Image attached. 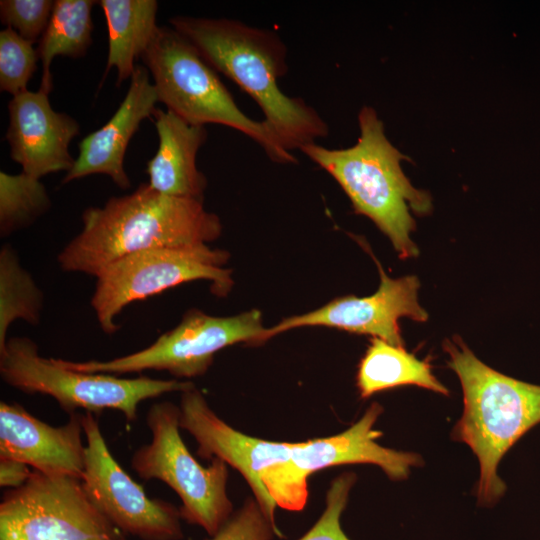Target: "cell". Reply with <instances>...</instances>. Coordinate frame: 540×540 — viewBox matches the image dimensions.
<instances>
[{"mask_svg":"<svg viewBox=\"0 0 540 540\" xmlns=\"http://www.w3.org/2000/svg\"><path fill=\"white\" fill-rule=\"evenodd\" d=\"M54 3L51 0H1L0 19L6 28L34 44L49 23Z\"/></svg>","mask_w":540,"mask_h":540,"instance_id":"cell-26","label":"cell"},{"mask_svg":"<svg viewBox=\"0 0 540 540\" xmlns=\"http://www.w3.org/2000/svg\"><path fill=\"white\" fill-rule=\"evenodd\" d=\"M222 232L203 201L168 196L148 183L82 214V229L58 254L63 271L96 276L111 262L146 249L207 244Z\"/></svg>","mask_w":540,"mask_h":540,"instance_id":"cell-2","label":"cell"},{"mask_svg":"<svg viewBox=\"0 0 540 540\" xmlns=\"http://www.w3.org/2000/svg\"><path fill=\"white\" fill-rule=\"evenodd\" d=\"M51 206L40 179L27 175L0 172V232L7 236L29 226Z\"/></svg>","mask_w":540,"mask_h":540,"instance_id":"cell-23","label":"cell"},{"mask_svg":"<svg viewBox=\"0 0 540 540\" xmlns=\"http://www.w3.org/2000/svg\"><path fill=\"white\" fill-rule=\"evenodd\" d=\"M169 23L213 69L256 101L263 121L284 149L300 150L327 136L328 126L319 113L278 86L288 66L286 46L276 32L225 18L177 16Z\"/></svg>","mask_w":540,"mask_h":540,"instance_id":"cell-1","label":"cell"},{"mask_svg":"<svg viewBox=\"0 0 540 540\" xmlns=\"http://www.w3.org/2000/svg\"><path fill=\"white\" fill-rule=\"evenodd\" d=\"M146 424L151 442L133 453L131 468L143 480L164 482L182 502L181 518L215 535L234 513L226 490L227 464L213 458L204 467L194 458L180 435L179 406L169 401L152 404Z\"/></svg>","mask_w":540,"mask_h":540,"instance_id":"cell-7","label":"cell"},{"mask_svg":"<svg viewBox=\"0 0 540 540\" xmlns=\"http://www.w3.org/2000/svg\"><path fill=\"white\" fill-rule=\"evenodd\" d=\"M29 466L15 459L0 458V486L2 488L15 489L23 484L31 476Z\"/></svg>","mask_w":540,"mask_h":540,"instance_id":"cell-28","label":"cell"},{"mask_svg":"<svg viewBox=\"0 0 540 540\" xmlns=\"http://www.w3.org/2000/svg\"><path fill=\"white\" fill-rule=\"evenodd\" d=\"M447 365L459 378L463 413L452 431L476 455L478 503L494 504L506 486L497 473L505 453L540 423V386L502 374L483 363L458 335L443 342Z\"/></svg>","mask_w":540,"mask_h":540,"instance_id":"cell-4","label":"cell"},{"mask_svg":"<svg viewBox=\"0 0 540 540\" xmlns=\"http://www.w3.org/2000/svg\"><path fill=\"white\" fill-rule=\"evenodd\" d=\"M228 258V252L202 244L146 249L111 262L95 276L91 298L100 328L116 333V318L127 305L187 282L207 280L213 294L227 295L233 284L223 268Z\"/></svg>","mask_w":540,"mask_h":540,"instance_id":"cell-8","label":"cell"},{"mask_svg":"<svg viewBox=\"0 0 540 540\" xmlns=\"http://www.w3.org/2000/svg\"><path fill=\"white\" fill-rule=\"evenodd\" d=\"M376 263L380 284L375 293L365 297H341L311 312L283 319L266 330V340L297 327L325 326L371 335L392 345L403 346L399 320L409 318L425 322L428 319V313L418 300L420 282L413 275L391 278L377 260Z\"/></svg>","mask_w":540,"mask_h":540,"instance_id":"cell-13","label":"cell"},{"mask_svg":"<svg viewBox=\"0 0 540 540\" xmlns=\"http://www.w3.org/2000/svg\"><path fill=\"white\" fill-rule=\"evenodd\" d=\"M153 116L159 146L147 163L149 186L168 196L203 201L207 180L196 158L207 139L205 126L189 124L169 110L155 109Z\"/></svg>","mask_w":540,"mask_h":540,"instance_id":"cell-18","label":"cell"},{"mask_svg":"<svg viewBox=\"0 0 540 540\" xmlns=\"http://www.w3.org/2000/svg\"><path fill=\"white\" fill-rule=\"evenodd\" d=\"M159 102L147 68L136 66L131 82L114 115L98 130L79 143V154L74 165L62 179L63 184L94 174H104L121 189L130 187L124 168L128 144L140 123L153 115Z\"/></svg>","mask_w":540,"mask_h":540,"instance_id":"cell-17","label":"cell"},{"mask_svg":"<svg viewBox=\"0 0 540 540\" xmlns=\"http://www.w3.org/2000/svg\"><path fill=\"white\" fill-rule=\"evenodd\" d=\"M43 293L30 273L21 265L8 244L0 251V350L7 342V331L17 319L31 325L40 321Z\"/></svg>","mask_w":540,"mask_h":540,"instance_id":"cell-22","label":"cell"},{"mask_svg":"<svg viewBox=\"0 0 540 540\" xmlns=\"http://www.w3.org/2000/svg\"><path fill=\"white\" fill-rule=\"evenodd\" d=\"M266 330L258 310L217 317L193 309L186 312L174 329L134 353L103 361L54 360L65 368L87 373L120 376L158 370L179 378H193L206 373L221 349L240 342L266 341Z\"/></svg>","mask_w":540,"mask_h":540,"instance_id":"cell-9","label":"cell"},{"mask_svg":"<svg viewBox=\"0 0 540 540\" xmlns=\"http://www.w3.org/2000/svg\"><path fill=\"white\" fill-rule=\"evenodd\" d=\"M108 30V55L103 79L117 70V86L133 75L135 60L150 44L158 26L155 0H101Z\"/></svg>","mask_w":540,"mask_h":540,"instance_id":"cell-19","label":"cell"},{"mask_svg":"<svg viewBox=\"0 0 540 540\" xmlns=\"http://www.w3.org/2000/svg\"><path fill=\"white\" fill-rule=\"evenodd\" d=\"M92 503L79 478L36 470L3 493L0 540H126Z\"/></svg>","mask_w":540,"mask_h":540,"instance_id":"cell-11","label":"cell"},{"mask_svg":"<svg viewBox=\"0 0 540 540\" xmlns=\"http://www.w3.org/2000/svg\"><path fill=\"white\" fill-rule=\"evenodd\" d=\"M404 385H415L447 396L449 390L435 377L429 360H421L403 346L373 338L360 361L357 387L361 398Z\"/></svg>","mask_w":540,"mask_h":540,"instance_id":"cell-20","label":"cell"},{"mask_svg":"<svg viewBox=\"0 0 540 540\" xmlns=\"http://www.w3.org/2000/svg\"><path fill=\"white\" fill-rule=\"evenodd\" d=\"M8 111L5 139L11 159L21 165L22 172L40 179L72 169L75 159L69 146L80 127L70 115L52 108L48 94L26 90L12 96Z\"/></svg>","mask_w":540,"mask_h":540,"instance_id":"cell-15","label":"cell"},{"mask_svg":"<svg viewBox=\"0 0 540 540\" xmlns=\"http://www.w3.org/2000/svg\"><path fill=\"white\" fill-rule=\"evenodd\" d=\"M277 532L255 498H248L222 528L206 540H272Z\"/></svg>","mask_w":540,"mask_h":540,"instance_id":"cell-27","label":"cell"},{"mask_svg":"<svg viewBox=\"0 0 540 540\" xmlns=\"http://www.w3.org/2000/svg\"><path fill=\"white\" fill-rule=\"evenodd\" d=\"M158 100L192 125L220 124L240 131L279 163L297 162L265 122L249 118L197 49L172 27H158L141 56Z\"/></svg>","mask_w":540,"mask_h":540,"instance_id":"cell-5","label":"cell"},{"mask_svg":"<svg viewBox=\"0 0 540 540\" xmlns=\"http://www.w3.org/2000/svg\"><path fill=\"white\" fill-rule=\"evenodd\" d=\"M358 122L360 136L353 146L329 149L314 142L300 151L339 183L355 212L375 223L401 259L415 257L418 248L411 234L416 224L411 211L429 214L431 197L405 175L401 161L408 157L388 140L376 111L364 106Z\"/></svg>","mask_w":540,"mask_h":540,"instance_id":"cell-3","label":"cell"},{"mask_svg":"<svg viewBox=\"0 0 540 540\" xmlns=\"http://www.w3.org/2000/svg\"><path fill=\"white\" fill-rule=\"evenodd\" d=\"M84 490L98 510L124 535L140 540H181L180 510L173 504L152 499L110 452L97 418L84 413Z\"/></svg>","mask_w":540,"mask_h":540,"instance_id":"cell-12","label":"cell"},{"mask_svg":"<svg viewBox=\"0 0 540 540\" xmlns=\"http://www.w3.org/2000/svg\"><path fill=\"white\" fill-rule=\"evenodd\" d=\"M383 412L374 402L363 416L345 431L330 437L292 443L286 462L269 466L261 481L277 507L298 512L305 507L308 477L324 468L345 464L379 466L391 480H404L412 467L421 466L420 455L379 445L382 432L373 428Z\"/></svg>","mask_w":540,"mask_h":540,"instance_id":"cell-10","label":"cell"},{"mask_svg":"<svg viewBox=\"0 0 540 540\" xmlns=\"http://www.w3.org/2000/svg\"><path fill=\"white\" fill-rule=\"evenodd\" d=\"M92 0H56L36 49L42 62L41 91L53 88L51 64L56 56L83 57L92 44Z\"/></svg>","mask_w":540,"mask_h":540,"instance_id":"cell-21","label":"cell"},{"mask_svg":"<svg viewBox=\"0 0 540 540\" xmlns=\"http://www.w3.org/2000/svg\"><path fill=\"white\" fill-rule=\"evenodd\" d=\"M356 479L354 473L347 472L332 480L322 515L298 540H350L341 527L340 519Z\"/></svg>","mask_w":540,"mask_h":540,"instance_id":"cell-25","label":"cell"},{"mask_svg":"<svg viewBox=\"0 0 540 540\" xmlns=\"http://www.w3.org/2000/svg\"><path fill=\"white\" fill-rule=\"evenodd\" d=\"M33 44L15 30L0 32V90L15 96L27 90L39 60Z\"/></svg>","mask_w":540,"mask_h":540,"instance_id":"cell-24","label":"cell"},{"mask_svg":"<svg viewBox=\"0 0 540 540\" xmlns=\"http://www.w3.org/2000/svg\"><path fill=\"white\" fill-rule=\"evenodd\" d=\"M83 414L74 413L61 426H51L17 403H0V458L15 459L47 475L81 479L86 446Z\"/></svg>","mask_w":540,"mask_h":540,"instance_id":"cell-16","label":"cell"},{"mask_svg":"<svg viewBox=\"0 0 540 540\" xmlns=\"http://www.w3.org/2000/svg\"><path fill=\"white\" fill-rule=\"evenodd\" d=\"M0 375L19 391L51 396L69 415L78 410L99 415L111 409L121 412L128 422L136 420L143 401L194 387L190 381L123 378L71 370L54 358L42 357L37 344L27 337L7 339L0 350Z\"/></svg>","mask_w":540,"mask_h":540,"instance_id":"cell-6","label":"cell"},{"mask_svg":"<svg viewBox=\"0 0 540 540\" xmlns=\"http://www.w3.org/2000/svg\"><path fill=\"white\" fill-rule=\"evenodd\" d=\"M179 409L180 428L194 437L198 455L219 458L239 471L278 537H283L276 525L277 505L263 486L261 474L271 465L288 461L292 443L263 440L234 429L210 408L195 386L181 392Z\"/></svg>","mask_w":540,"mask_h":540,"instance_id":"cell-14","label":"cell"}]
</instances>
